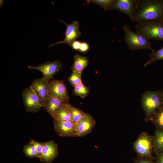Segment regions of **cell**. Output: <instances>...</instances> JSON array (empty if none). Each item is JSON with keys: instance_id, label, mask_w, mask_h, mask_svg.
<instances>
[{"instance_id": "obj_2", "label": "cell", "mask_w": 163, "mask_h": 163, "mask_svg": "<svg viewBox=\"0 0 163 163\" xmlns=\"http://www.w3.org/2000/svg\"><path fill=\"white\" fill-rule=\"evenodd\" d=\"M136 32L149 39L163 41V20L137 23Z\"/></svg>"}, {"instance_id": "obj_23", "label": "cell", "mask_w": 163, "mask_h": 163, "mask_svg": "<svg viewBox=\"0 0 163 163\" xmlns=\"http://www.w3.org/2000/svg\"><path fill=\"white\" fill-rule=\"evenodd\" d=\"M82 73L81 72L72 71L71 75L68 78L69 82L74 87L82 82Z\"/></svg>"}, {"instance_id": "obj_19", "label": "cell", "mask_w": 163, "mask_h": 163, "mask_svg": "<svg viewBox=\"0 0 163 163\" xmlns=\"http://www.w3.org/2000/svg\"><path fill=\"white\" fill-rule=\"evenodd\" d=\"M68 103H64L54 118L63 121H72L71 114L68 108Z\"/></svg>"}, {"instance_id": "obj_18", "label": "cell", "mask_w": 163, "mask_h": 163, "mask_svg": "<svg viewBox=\"0 0 163 163\" xmlns=\"http://www.w3.org/2000/svg\"><path fill=\"white\" fill-rule=\"evenodd\" d=\"M69 110L70 113L72 121L77 123L86 113L82 110L75 107L68 103Z\"/></svg>"}, {"instance_id": "obj_7", "label": "cell", "mask_w": 163, "mask_h": 163, "mask_svg": "<svg viewBox=\"0 0 163 163\" xmlns=\"http://www.w3.org/2000/svg\"><path fill=\"white\" fill-rule=\"evenodd\" d=\"M24 105L28 112L37 113L42 107L39 99L31 86L25 88L22 93Z\"/></svg>"}, {"instance_id": "obj_17", "label": "cell", "mask_w": 163, "mask_h": 163, "mask_svg": "<svg viewBox=\"0 0 163 163\" xmlns=\"http://www.w3.org/2000/svg\"><path fill=\"white\" fill-rule=\"evenodd\" d=\"M153 150L157 155L163 152V130L157 131L153 137Z\"/></svg>"}, {"instance_id": "obj_20", "label": "cell", "mask_w": 163, "mask_h": 163, "mask_svg": "<svg viewBox=\"0 0 163 163\" xmlns=\"http://www.w3.org/2000/svg\"><path fill=\"white\" fill-rule=\"evenodd\" d=\"M149 59L144 65V66L150 65L158 60H163V46L158 50H154L149 54Z\"/></svg>"}, {"instance_id": "obj_11", "label": "cell", "mask_w": 163, "mask_h": 163, "mask_svg": "<svg viewBox=\"0 0 163 163\" xmlns=\"http://www.w3.org/2000/svg\"><path fill=\"white\" fill-rule=\"evenodd\" d=\"M60 21L65 24L66 26V30L64 33L65 38L63 40L50 45L49 47L62 43L71 46L72 43L81 34L79 30V23L77 21H74L70 24H68L61 20Z\"/></svg>"}, {"instance_id": "obj_28", "label": "cell", "mask_w": 163, "mask_h": 163, "mask_svg": "<svg viewBox=\"0 0 163 163\" xmlns=\"http://www.w3.org/2000/svg\"><path fill=\"white\" fill-rule=\"evenodd\" d=\"M134 163H155L152 159L138 158L134 160Z\"/></svg>"}, {"instance_id": "obj_26", "label": "cell", "mask_w": 163, "mask_h": 163, "mask_svg": "<svg viewBox=\"0 0 163 163\" xmlns=\"http://www.w3.org/2000/svg\"><path fill=\"white\" fill-rule=\"evenodd\" d=\"M30 142L35 147L37 152V158H39L42 153L43 143L39 142L33 139H31Z\"/></svg>"}, {"instance_id": "obj_29", "label": "cell", "mask_w": 163, "mask_h": 163, "mask_svg": "<svg viewBox=\"0 0 163 163\" xmlns=\"http://www.w3.org/2000/svg\"><path fill=\"white\" fill-rule=\"evenodd\" d=\"M155 163H163V152L156 155L155 158Z\"/></svg>"}, {"instance_id": "obj_31", "label": "cell", "mask_w": 163, "mask_h": 163, "mask_svg": "<svg viewBox=\"0 0 163 163\" xmlns=\"http://www.w3.org/2000/svg\"><path fill=\"white\" fill-rule=\"evenodd\" d=\"M161 97H162V103H163V93Z\"/></svg>"}, {"instance_id": "obj_12", "label": "cell", "mask_w": 163, "mask_h": 163, "mask_svg": "<svg viewBox=\"0 0 163 163\" xmlns=\"http://www.w3.org/2000/svg\"><path fill=\"white\" fill-rule=\"evenodd\" d=\"M49 82L42 78H37L34 80L30 85L38 97L42 107H43L46 101L49 98L48 87Z\"/></svg>"}, {"instance_id": "obj_13", "label": "cell", "mask_w": 163, "mask_h": 163, "mask_svg": "<svg viewBox=\"0 0 163 163\" xmlns=\"http://www.w3.org/2000/svg\"><path fill=\"white\" fill-rule=\"evenodd\" d=\"M58 145L53 141L43 143L41 155L39 158L43 163H51L59 154Z\"/></svg>"}, {"instance_id": "obj_9", "label": "cell", "mask_w": 163, "mask_h": 163, "mask_svg": "<svg viewBox=\"0 0 163 163\" xmlns=\"http://www.w3.org/2000/svg\"><path fill=\"white\" fill-rule=\"evenodd\" d=\"M62 68L61 62L59 60L52 62H47L37 66L30 65L28 66V69H36L41 72L43 75L42 78L49 81Z\"/></svg>"}, {"instance_id": "obj_25", "label": "cell", "mask_w": 163, "mask_h": 163, "mask_svg": "<svg viewBox=\"0 0 163 163\" xmlns=\"http://www.w3.org/2000/svg\"><path fill=\"white\" fill-rule=\"evenodd\" d=\"M153 117L155 124L161 130H163V109L155 113Z\"/></svg>"}, {"instance_id": "obj_10", "label": "cell", "mask_w": 163, "mask_h": 163, "mask_svg": "<svg viewBox=\"0 0 163 163\" xmlns=\"http://www.w3.org/2000/svg\"><path fill=\"white\" fill-rule=\"evenodd\" d=\"M139 0H114L111 10L127 15L131 20L136 11Z\"/></svg>"}, {"instance_id": "obj_24", "label": "cell", "mask_w": 163, "mask_h": 163, "mask_svg": "<svg viewBox=\"0 0 163 163\" xmlns=\"http://www.w3.org/2000/svg\"><path fill=\"white\" fill-rule=\"evenodd\" d=\"M114 0H92L91 2L97 4L105 11L111 10Z\"/></svg>"}, {"instance_id": "obj_22", "label": "cell", "mask_w": 163, "mask_h": 163, "mask_svg": "<svg viewBox=\"0 0 163 163\" xmlns=\"http://www.w3.org/2000/svg\"><path fill=\"white\" fill-rule=\"evenodd\" d=\"M23 152L27 157L37 158V152L36 149L33 145L30 142L24 146Z\"/></svg>"}, {"instance_id": "obj_1", "label": "cell", "mask_w": 163, "mask_h": 163, "mask_svg": "<svg viewBox=\"0 0 163 163\" xmlns=\"http://www.w3.org/2000/svg\"><path fill=\"white\" fill-rule=\"evenodd\" d=\"M163 20V0H139L131 21L137 23Z\"/></svg>"}, {"instance_id": "obj_16", "label": "cell", "mask_w": 163, "mask_h": 163, "mask_svg": "<svg viewBox=\"0 0 163 163\" xmlns=\"http://www.w3.org/2000/svg\"><path fill=\"white\" fill-rule=\"evenodd\" d=\"M89 60L84 56L77 54L74 57V62L72 68V71L82 72L88 65Z\"/></svg>"}, {"instance_id": "obj_3", "label": "cell", "mask_w": 163, "mask_h": 163, "mask_svg": "<svg viewBox=\"0 0 163 163\" xmlns=\"http://www.w3.org/2000/svg\"><path fill=\"white\" fill-rule=\"evenodd\" d=\"M122 27L124 32V40L129 50L147 49L152 51L154 50L149 39L132 31L128 25L124 24Z\"/></svg>"}, {"instance_id": "obj_21", "label": "cell", "mask_w": 163, "mask_h": 163, "mask_svg": "<svg viewBox=\"0 0 163 163\" xmlns=\"http://www.w3.org/2000/svg\"><path fill=\"white\" fill-rule=\"evenodd\" d=\"M73 92L75 95L84 98L89 93V88L85 85L82 82L74 87Z\"/></svg>"}, {"instance_id": "obj_15", "label": "cell", "mask_w": 163, "mask_h": 163, "mask_svg": "<svg viewBox=\"0 0 163 163\" xmlns=\"http://www.w3.org/2000/svg\"><path fill=\"white\" fill-rule=\"evenodd\" d=\"M65 103L58 99L49 97L46 101L44 108L54 118Z\"/></svg>"}, {"instance_id": "obj_6", "label": "cell", "mask_w": 163, "mask_h": 163, "mask_svg": "<svg viewBox=\"0 0 163 163\" xmlns=\"http://www.w3.org/2000/svg\"><path fill=\"white\" fill-rule=\"evenodd\" d=\"M49 97L58 99L65 103H69V97L63 80L53 79L50 81L48 87Z\"/></svg>"}, {"instance_id": "obj_5", "label": "cell", "mask_w": 163, "mask_h": 163, "mask_svg": "<svg viewBox=\"0 0 163 163\" xmlns=\"http://www.w3.org/2000/svg\"><path fill=\"white\" fill-rule=\"evenodd\" d=\"M158 91H147L142 95L141 98L142 106L147 117H152L161 107L162 97Z\"/></svg>"}, {"instance_id": "obj_8", "label": "cell", "mask_w": 163, "mask_h": 163, "mask_svg": "<svg viewBox=\"0 0 163 163\" xmlns=\"http://www.w3.org/2000/svg\"><path fill=\"white\" fill-rule=\"evenodd\" d=\"M54 129L62 137H78L76 130L77 124L72 121H63L54 118Z\"/></svg>"}, {"instance_id": "obj_30", "label": "cell", "mask_w": 163, "mask_h": 163, "mask_svg": "<svg viewBox=\"0 0 163 163\" xmlns=\"http://www.w3.org/2000/svg\"><path fill=\"white\" fill-rule=\"evenodd\" d=\"M81 42L78 40H75L71 44L72 48L75 50H79Z\"/></svg>"}, {"instance_id": "obj_14", "label": "cell", "mask_w": 163, "mask_h": 163, "mask_svg": "<svg viewBox=\"0 0 163 163\" xmlns=\"http://www.w3.org/2000/svg\"><path fill=\"white\" fill-rule=\"evenodd\" d=\"M96 124V121L93 117L89 113H86L77 123L78 137H82L90 133Z\"/></svg>"}, {"instance_id": "obj_4", "label": "cell", "mask_w": 163, "mask_h": 163, "mask_svg": "<svg viewBox=\"0 0 163 163\" xmlns=\"http://www.w3.org/2000/svg\"><path fill=\"white\" fill-rule=\"evenodd\" d=\"M134 149L138 157L153 160V137L146 132L142 133L134 142Z\"/></svg>"}, {"instance_id": "obj_27", "label": "cell", "mask_w": 163, "mask_h": 163, "mask_svg": "<svg viewBox=\"0 0 163 163\" xmlns=\"http://www.w3.org/2000/svg\"><path fill=\"white\" fill-rule=\"evenodd\" d=\"M89 48V45L87 43L81 42L78 50L82 53L86 52L88 50Z\"/></svg>"}]
</instances>
